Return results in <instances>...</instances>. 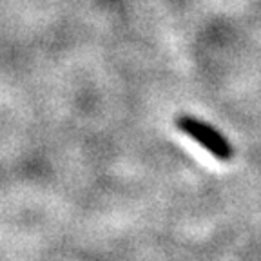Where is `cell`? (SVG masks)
Here are the masks:
<instances>
[{"instance_id":"1","label":"cell","mask_w":261,"mask_h":261,"mask_svg":"<svg viewBox=\"0 0 261 261\" xmlns=\"http://www.w3.org/2000/svg\"><path fill=\"white\" fill-rule=\"evenodd\" d=\"M174 123L178 130H181L184 135L192 138L196 143H200L205 151L211 152L216 160L230 162L234 158V149L230 142L212 125L194 118V116H189V114H179Z\"/></svg>"}]
</instances>
